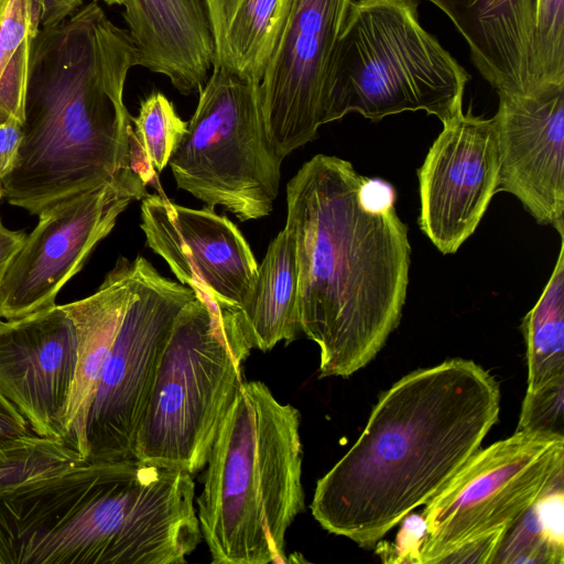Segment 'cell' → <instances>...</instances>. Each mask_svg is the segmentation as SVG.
I'll return each mask as SVG.
<instances>
[{
    "label": "cell",
    "mask_w": 564,
    "mask_h": 564,
    "mask_svg": "<svg viewBox=\"0 0 564 564\" xmlns=\"http://www.w3.org/2000/svg\"><path fill=\"white\" fill-rule=\"evenodd\" d=\"M395 193L340 158L317 154L286 186L301 332L319 348L321 377H349L399 325L411 248Z\"/></svg>",
    "instance_id": "cell-1"
},
{
    "label": "cell",
    "mask_w": 564,
    "mask_h": 564,
    "mask_svg": "<svg viewBox=\"0 0 564 564\" xmlns=\"http://www.w3.org/2000/svg\"><path fill=\"white\" fill-rule=\"evenodd\" d=\"M500 410L473 360L414 370L384 391L349 451L316 482L311 511L329 533L373 547L480 449Z\"/></svg>",
    "instance_id": "cell-2"
},
{
    "label": "cell",
    "mask_w": 564,
    "mask_h": 564,
    "mask_svg": "<svg viewBox=\"0 0 564 564\" xmlns=\"http://www.w3.org/2000/svg\"><path fill=\"white\" fill-rule=\"evenodd\" d=\"M133 66L128 31L95 1L40 29L31 46L23 139L0 183L1 197L39 215L134 171L132 117L123 102Z\"/></svg>",
    "instance_id": "cell-3"
},
{
    "label": "cell",
    "mask_w": 564,
    "mask_h": 564,
    "mask_svg": "<svg viewBox=\"0 0 564 564\" xmlns=\"http://www.w3.org/2000/svg\"><path fill=\"white\" fill-rule=\"evenodd\" d=\"M192 474L135 457L0 495V564H183L200 542Z\"/></svg>",
    "instance_id": "cell-4"
},
{
    "label": "cell",
    "mask_w": 564,
    "mask_h": 564,
    "mask_svg": "<svg viewBox=\"0 0 564 564\" xmlns=\"http://www.w3.org/2000/svg\"><path fill=\"white\" fill-rule=\"evenodd\" d=\"M301 415L261 381L243 382L206 462L197 518L214 564L286 563L305 510ZM205 465V466H206Z\"/></svg>",
    "instance_id": "cell-5"
},
{
    "label": "cell",
    "mask_w": 564,
    "mask_h": 564,
    "mask_svg": "<svg viewBox=\"0 0 564 564\" xmlns=\"http://www.w3.org/2000/svg\"><path fill=\"white\" fill-rule=\"evenodd\" d=\"M419 0H351L329 61L324 124L424 110L463 111L468 73L419 22Z\"/></svg>",
    "instance_id": "cell-6"
},
{
    "label": "cell",
    "mask_w": 564,
    "mask_h": 564,
    "mask_svg": "<svg viewBox=\"0 0 564 564\" xmlns=\"http://www.w3.org/2000/svg\"><path fill=\"white\" fill-rule=\"evenodd\" d=\"M248 344L236 307L203 292L177 313L137 432L135 458L189 474L205 467L243 381Z\"/></svg>",
    "instance_id": "cell-7"
},
{
    "label": "cell",
    "mask_w": 564,
    "mask_h": 564,
    "mask_svg": "<svg viewBox=\"0 0 564 564\" xmlns=\"http://www.w3.org/2000/svg\"><path fill=\"white\" fill-rule=\"evenodd\" d=\"M198 94L187 132L169 162L177 187L240 221L268 216L283 160L267 134L259 84L213 67Z\"/></svg>",
    "instance_id": "cell-8"
},
{
    "label": "cell",
    "mask_w": 564,
    "mask_h": 564,
    "mask_svg": "<svg viewBox=\"0 0 564 564\" xmlns=\"http://www.w3.org/2000/svg\"><path fill=\"white\" fill-rule=\"evenodd\" d=\"M564 479V436L516 431L478 449L421 513V564L478 535L510 527L541 495Z\"/></svg>",
    "instance_id": "cell-9"
},
{
    "label": "cell",
    "mask_w": 564,
    "mask_h": 564,
    "mask_svg": "<svg viewBox=\"0 0 564 564\" xmlns=\"http://www.w3.org/2000/svg\"><path fill=\"white\" fill-rule=\"evenodd\" d=\"M194 297L192 288L161 275L140 258L132 295L88 413V463L134 457L162 350L177 313Z\"/></svg>",
    "instance_id": "cell-10"
},
{
    "label": "cell",
    "mask_w": 564,
    "mask_h": 564,
    "mask_svg": "<svg viewBox=\"0 0 564 564\" xmlns=\"http://www.w3.org/2000/svg\"><path fill=\"white\" fill-rule=\"evenodd\" d=\"M148 185L132 171L42 210L0 279V318H20L55 305L61 289L130 203L148 194Z\"/></svg>",
    "instance_id": "cell-11"
},
{
    "label": "cell",
    "mask_w": 564,
    "mask_h": 564,
    "mask_svg": "<svg viewBox=\"0 0 564 564\" xmlns=\"http://www.w3.org/2000/svg\"><path fill=\"white\" fill-rule=\"evenodd\" d=\"M351 0H294L259 95L267 134L281 160L324 124L329 61Z\"/></svg>",
    "instance_id": "cell-12"
},
{
    "label": "cell",
    "mask_w": 564,
    "mask_h": 564,
    "mask_svg": "<svg viewBox=\"0 0 564 564\" xmlns=\"http://www.w3.org/2000/svg\"><path fill=\"white\" fill-rule=\"evenodd\" d=\"M417 177L420 228L443 254L455 253L474 234L499 187L492 118L468 110L445 121Z\"/></svg>",
    "instance_id": "cell-13"
},
{
    "label": "cell",
    "mask_w": 564,
    "mask_h": 564,
    "mask_svg": "<svg viewBox=\"0 0 564 564\" xmlns=\"http://www.w3.org/2000/svg\"><path fill=\"white\" fill-rule=\"evenodd\" d=\"M148 247L177 280L220 306L241 308L259 264L238 227L214 209L189 208L161 194H147L140 225Z\"/></svg>",
    "instance_id": "cell-14"
},
{
    "label": "cell",
    "mask_w": 564,
    "mask_h": 564,
    "mask_svg": "<svg viewBox=\"0 0 564 564\" xmlns=\"http://www.w3.org/2000/svg\"><path fill=\"white\" fill-rule=\"evenodd\" d=\"M498 96V191L514 195L539 224L564 236V84Z\"/></svg>",
    "instance_id": "cell-15"
},
{
    "label": "cell",
    "mask_w": 564,
    "mask_h": 564,
    "mask_svg": "<svg viewBox=\"0 0 564 564\" xmlns=\"http://www.w3.org/2000/svg\"><path fill=\"white\" fill-rule=\"evenodd\" d=\"M76 359L75 326L62 305L0 318V393L34 434L63 441Z\"/></svg>",
    "instance_id": "cell-16"
},
{
    "label": "cell",
    "mask_w": 564,
    "mask_h": 564,
    "mask_svg": "<svg viewBox=\"0 0 564 564\" xmlns=\"http://www.w3.org/2000/svg\"><path fill=\"white\" fill-rule=\"evenodd\" d=\"M137 66L166 76L183 95L209 77L214 42L205 0H124Z\"/></svg>",
    "instance_id": "cell-17"
},
{
    "label": "cell",
    "mask_w": 564,
    "mask_h": 564,
    "mask_svg": "<svg viewBox=\"0 0 564 564\" xmlns=\"http://www.w3.org/2000/svg\"><path fill=\"white\" fill-rule=\"evenodd\" d=\"M140 258L120 257L95 293L62 305L74 323L77 343L76 369L62 420V438L85 458L88 413L132 295Z\"/></svg>",
    "instance_id": "cell-18"
},
{
    "label": "cell",
    "mask_w": 564,
    "mask_h": 564,
    "mask_svg": "<svg viewBox=\"0 0 564 564\" xmlns=\"http://www.w3.org/2000/svg\"><path fill=\"white\" fill-rule=\"evenodd\" d=\"M429 1L454 22L497 94H528L535 0Z\"/></svg>",
    "instance_id": "cell-19"
},
{
    "label": "cell",
    "mask_w": 564,
    "mask_h": 564,
    "mask_svg": "<svg viewBox=\"0 0 564 564\" xmlns=\"http://www.w3.org/2000/svg\"><path fill=\"white\" fill-rule=\"evenodd\" d=\"M294 0H205L213 67L260 83Z\"/></svg>",
    "instance_id": "cell-20"
},
{
    "label": "cell",
    "mask_w": 564,
    "mask_h": 564,
    "mask_svg": "<svg viewBox=\"0 0 564 564\" xmlns=\"http://www.w3.org/2000/svg\"><path fill=\"white\" fill-rule=\"evenodd\" d=\"M297 276L295 242L284 227L269 245L247 302L237 308L252 349L268 351L280 341L288 345L301 332Z\"/></svg>",
    "instance_id": "cell-21"
},
{
    "label": "cell",
    "mask_w": 564,
    "mask_h": 564,
    "mask_svg": "<svg viewBox=\"0 0 564 564\" xmlns=\"http://www.w3.org/2000/svg\"><path fill=\"white\" fill-rule=\"evenodd\" d=\"M521 329L527 346V391L564 377V239L553 272Z\"/></svg>",
    "instance_id": "cell-22"
},
{
    "label": "cell",
    "mask_w": 564,
    "mask_h": 564,
    "mask_svg": "<svg viewBox=\"0 0 564 564\" xmlns=\"http://www.w3.org/2000/svg\"><path fill=\"white\" fill-rule=\"evenodd\" d=\"M564 479L506 531L490 564H564Z\"/></svg>",
    "instance_id": "cell-23"
},
{
    "label": "cell",
    "mask_w": 564,
    "mask_h": 564,
    "mask_svg": "<svg viewBox=\"0 0 564 564\" xmlns=\"http://www.w3.org/2000/svg\"><path fill=\"white\" fill-rule=\"evenodd\" d=\"M40 28L28 0H9L0 23V122L23 124L32 42Z\"/></svg>",
    "instance_id": "cell-24"
},
{
    "label": "cell",
    "mask_w": 564,
    "mask_h": 564,
    "mask_svg": "<svg viewBox=\"0 0 564 564\" xmlns=\"http://www.w3.org/2000/svg\"><path fill=\"white\" fill-rule=\"evenodd\" d=\"M132 167L149 184L169 164L178 143L187 132L188 122L181 119L165 95L154 91L140 105L132 117Z\"/></svg>",
    "instance_id": "cell-25"
},
{
    "label": "cell",
    "mask_w": 564,
    "mask_h": 564,
    "mask_svg": "<svg viewBox=\"0 0 564 564\" xmlns=\"http://www.w3.org/2000/svg\"><path fill=\"white\" fill-rule=\"evenodd\" d=\"M87 463L78 451L62 440L31 433L6 441L0 444V495Z\"/></svg>",
    "instance_id": "cell-26"
},
{
    "label": "cell",
    "mask_w": 564,
    "mask_h": 564,
    "mask_svg": "<svg viewBox=\"0 0 564 564\" xmlns=\"http://www.w3.org/2000/svg\"><path fill=\"white\" fill-rule=\"evenodd\" d=\"M564 84V0H535L529 90Z\"/></svg>",
    "instance_id": "cell-27"
},
{
    "label": "cell",
    "mask_w": 564,
    "mask_h": 564,
    "mask_svg": "<svg viewBox=\"0 0 564 564\" xmlns=\"http://www.w3.org/2000/svg\"><path fill=\"white\" fill-rule=\"evenodd\" d=\"M516 431H538L564 436V377L525 392Z\"/></svg>",
    "instance_id": "cell-28"
},
{
    "label": "cell",
    "mask_w": 564,
    "mask_h": 564,
    "mask_svg": "<svg viewBox=\"0 0 564 564\" xmlns=\"http://www.w3.org/2000/svg\"><path fill=\"white\" fill-rule=\"evenodd\" d=\"M394 543L378 542L376 552L384 563L421 564L420 549L425 532L422 514H408Z\"/></svg>",
    "instance_id": "cell-29"
},
{
    "label": "cell",
    "mask_w": 564,
    "mask_h": 564,
    "mask_svg": "<svg viewBox=\"0 0 564 564\" xmlns=\"http://www.w3.org/2000/svg\"><path fill=\"white\" fill-rule=\"evenodd\" d=\"M508 528L500 527L462 543L442 555L436 564H490Z\"/></svg>",
    "instance_id": "cell-30"
},
{
    "label": "cell",
    "mask_w": 564,
    "mask_h": 564,
    "mask_svg": "<svg viewBox=\"0 0 564 564\" xmlns=\"http://www.w3.org/2000/svg\"><path fill=\"white\" fill-rule=\"evenodd\" d=\"M22 139V123L19 120L11 118L0 122V183L13 170Z\"/></svg>",
    "instance_id": "cell-31"
},
{
    "label": "cell",
    "mask_w": 564,
    "mask_h": 564,
    "mask_svg": "<svg viewBox=\"0 0 564 564\" xmlns=\"http://www.w3.org/2000/svg\"><path fill=\"white\" fill-rule=\"evenodd\" d=\"M34 24L46 28L72 14L80 4L76 0H28Z\"/></svg>",
    "instance_id": "cell-32"
},
{
    "label": "cell",
    "mask_w": 564,
    "mask_h": 564,
    "mask_svg": "<svg viewBox=\"0 0 564 564\" xmlns=\"http://www.w3.org/2000/svg\"><path fill=\"white\" fill-rule=\"evenodd\" d=\"M28 434H31V429L26 420L0 393V444Z\"/></svg>",
    "instance_id": "cell-33"
},
{
    "label": "cell",
    "mask_w": 564,
    "mask_h": 564,
    "mask_svg": "<svg viewBox=\"0 0 564 564\" xmlns=\"http://www.w3.org/2000/svg\"><path fill=\"white\" fill-rule=\"evenodd\" d=\"M25 235L3 227L0 229V279L12 254L22 245Z\"/></svg>",
    "instance_id": "cell-34"
},
{
    "label": "cell",
    "mask_w": 564,
    "mask_h": 564,
    "mask_svg": "<svg viewBox=\"0 0 564 564\" xmlns=\"http://www.w3.org/2000/svg\"><path fill=\"white\" fill-rule=\"evenodd\" d=\"M93 1H95V2L102 1L109 6H113V4L123 6V3H124V0H93Z\"/></svg>",
    "instance_id": "cell-35"
},
{
    "label": "cell",
    "mask_w": 564,
    "mask_h": 564,
    "mask_svg": "<svg viewBox=\"0 0 564 564\" xmlns=\"http://www.w3.org/2000/svg\"><path fill=\"white\" fill-rule=\"evenodd\" d=\"M9 0H0V15L4 12Z\"/></svg>",
    "instance_id": "cell-36"
},
{
    "label": "cell",
    "mask_w": 564,
    "mask_h": 564,
    "mask_svg": "<svg viewBox=\"0 0 564 564\" xmlns=\"http://www.w3.org/2000/svg\"><path fill=\"white\" fill-rule=\"evenodd\" d=\"M0 198H1V195H0ZM4 226L2 225L1 223V218H0V229L3 228Z\"/></svg>",
    "instance_id": "cell-37"
},
{
    "label": "cell",
    "mask_w": 564,
    "mask_h": 564,
    "mask_svg": "<svg viewBox=\"0 0 564 564\" xmlns=\"http://www.w3.org/2000/svg\"><path fill=\"white\" fill-rule=\"evenodd\" d=\"M79 4H82V0H76Z\"/></svg>",
    "instance_id": "cell-38"
},
{
    "label": "cell",
    "mask_w": 564,
    "mask_h": 564,
    "mask_svg": "<svg viewBox=\"0 0 564 564\" xmlns=\"http://www.w3.org/2000/svg\"><path fill=\"white\" fill-rule=\"evenodd\" d=\"M2 14H3V13H2ZM2 14L0 15V23H1Z\"/></svg>",
    "instance_id": "cell-39"
}]
</instances>
